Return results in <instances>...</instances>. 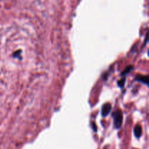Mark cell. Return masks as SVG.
I'll use <instances>...</instances> for the list:
<instances>
[{
  "label": "cell",
  "instance_id": "6da1fadb",
  "mask_svg": "<svg viewBox=\"0 0 149 149\" xmlns=\"http://www.w3.org/2000/svg\"><path fill=\"white\" fill-rule=\"evenodd\" d=\"M114 117V125L116 128H119V127L122 125V113L120 111H118L113 114Z\"/></svg>",
  "mask_w": 149,
  "mask_h": 149
},
{
  "label": "cell",
  "instance_id": "7a4b0ae2",
  "mask_svg": "<svg viewBox=\"0 0 149 149\" xmlns=\"http://www.w3.org/2000/svg\"><path fill=\"white\" fill-rule=\"evenodd\" d=\"M111 109V106L110 103H106L102 109V115L103 116H106L110 112Z\"/></svg>",
  "mask_w": 149,
  "mask_h": 149
},
{
  "label": "cell",
  "instance_id": "3957f363",
  "mask_svg": "<svg viewBox=\"0 0 149 149\" xmlns=\"http://www.w3.org/2000/svg\"><path fill=\"white\" fill-rule=\"evenodd\" d=\"M135 135L137 138H139L141 135V132H142V129L140 126H136L135 128Z\"/></svg>",
  "mask_w": 149,
  "mask_h": 149
}]
</instances>
